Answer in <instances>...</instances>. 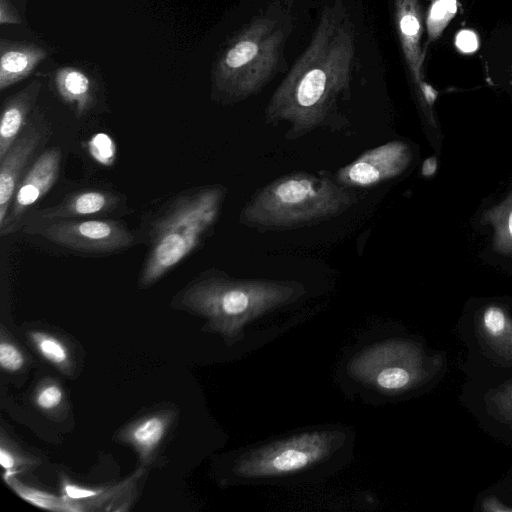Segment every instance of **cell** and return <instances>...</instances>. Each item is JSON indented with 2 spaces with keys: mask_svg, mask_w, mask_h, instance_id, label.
<instances>
[{
  "mask_svg": "<svg viewBox=\"0 0 512 512\" xmlns=\"http://www.w3.org/2000/svg\"><path fill=\"white\" fill-rule=\"evenodd\" d=\"M124 200L125 197L116 192L99 189L82 190L68 195L57 205L33 210L24 224L31 220L86 218L113 213L124 205Z\"/></svg>",
  "mask_w": 512,
  "mask_h": 512,
  "instance_id": "4fadbf2b",
  "label": "cell"
},
{
  "mask_svg": "<svg viewBox=\"0 0 512 512\" xmlns=\"http://www.w3.org/2000/svg\"><path fill=\"white\" fill-rule=\"evenodd\" d=\"M458 398L485 433L512 445V377L492 383L465 380Z\"/></svg>",
  "mask_w": 512,
  "mask_h": 512,
  "instance_id": "9c48e42d",
  "label": "cell"
},
{
  "mask_svg": "<svg viewBox=\"0 0 512 512\" xmlns=\"http://www.w3.org/2000/svg\"><path fill=\"white\" fill-rule=\"evenodd\" d=\"M346 435L340 431L314 430L248 450L236 462L235 473L243 480H280L311 472L330 460Z\"/></svg>",
  "mask_w": 512,
  "mask_h": 512,
  "instance_id": "52a82bcc",
  "label": "cell"
},
{
  "mask_svg": "<svg viewBox=\"0 0 512 512\" xmlns=\"http://www.w3.org/2000/svg\"><path fill=\"white\" fill-rule=\"evenodd\" d=\"M54 88L60 99L69 105L76 115H85L94 105V84L81 68L62 66L54 71Z\"/></svg>",
  "mask_w": 512,
  "mask_h": 512,
  "instance_id": "ac0fdd59",
  "label": "cell"
},
{
  "mask_svg": "<svg viewBox=\"0 0 512 512\" xmlns=\"http://www.w3.org/2000/svg\"><path fill=\"white\" fill-rule=\"evenodd\" d=\"M437 169V159L432 156L423 162L421 173L425 177L434 175Z\"/></svg>",
  "mask_w": 512,
  "mask_h": 512,
  "instance_id": "f546056e",
  "label": "cell"
},
{
  "mask_svg": "<svg viewBox=\"0 0 512 512\" xmlns=\"http://www.w3.org/2000/svg\"><path fill=\"white\" fill-rule=\"evenodd\" d=\"M22 23L21 15L11 0H0V25Z\"/></svg>",
  "mask_w": 512,
  "mask_h": 512,
  "instance_id": "4316f807",
  "label": "cell"
},
{
  "mask_svg": "<svg viewBox=\"0 0 512 512\" xmlns=\"http://www.w3.org/2000/svg\"><path fill=\"white\" fill-rule=\"evenodd\" d=\"M494 229L493 247L501 254H512V191L498 205L487 210L482 217Z\"/></svg>",
  "mask_w": 512,
  "mask_h": 512,
  "instance_id": "d6986e66",
  "label": "cell"
},
{
  "mask_svg": "<svg viewBox=\"0 0 512 512\" xmlns=\"http://www.w3.org/2000/svg\"><path fill=\"white\" fill-rule=\"evenodd\" d=\"M63 398L61 386L54 381H46L37 388L34 401L40 409L51 411L62 403Z\"/></svg>",
  "mask_w": 512,
  "mask_h": 512,
  "instance_id": "603a6c76",
  "label": "cell"
},
{
  "mask_svg": "<svg viewBox=\"0 0 512 512\" xmlns=\"http://www.w3.org/2000/svg\"><path fill=\"white\" fill-rule=\"evenodd\" d=\"M104 492L103 489H95L76 485L68 480H62V495L73 501L96 498Z\"/></svg>",
  "mask_w": 512,
  "mask_h": 512,
  "instance_id": "d4e9b609",
  "label": "cell"
},
{
  "mask_svg": "<svg viewBox=\"0 0 512 512\" xmlns=\"http://www.w3.org/2000/svg\"><path fill=\"white\" fill-rule=\"evenodd\" d=\"M48 56L38 44L0 39V91L27 78Z\"/></svg>",
  "mask_w": 512,
  "mask_h": 512,
  "instance_id": "9a60e30c",
  "label": "cell"
},
{
  "mask_svg": "<svg viewBox=\"0 0 512 512\" xmlns=\"http://www.w3.org/2000/svg\"><path fill=\"white\" fill-rule=\"evenodd\" d=\"M41 87L36 79L5 100L0 121V161L26 126Z\"/></svg>",
  "mask_w": 512,
  "mask_h": 512,
  "instance_id": "2e32d148",
  "label": "cell"
},
{
  "mask_svg": "<svg viewBox=\"0 0 512 512\" xmlns=\"http://www.w3.org/2000/svg\"><path fill=\"white\" fill-rule=\"evenodd\" d=\"M29 339L37 352L63 373H69L72 366L71 354L63 340L43 331L29 333Z\"/></svg>",
  "mask_w": 512,
  "mask_h": 512,
  "instance_id": "ffe728a7",
  "label": "cell"
},
{
  "mask_svg": "<svg viewBox=\"0 0 512 512\" xmlns=\"http://www.w3.org/2000/svg\"><path fill=\"white\" fill-rule=\"evenodd\" d=\"M226 189L207 185L188 189L166 203L149 229V249L139 286L155 284L201 243L216 222Z\"/></svg>",
  "mask_w": 512,
  "mask_h": 512,
  "instance_id": "5b68a950",
  "label": "cell"
},
{
  "mask_svg": "<svg viewBox=\"0 0 512 512\" xmlns=\"http://www.w3.org/2000/svg\"><path fill=\"white\" fill-rule=\"evenodd\" d=\"M293 0H273L229 39L211 72L212 96L232 104L261 91L286 65Z\"/></svg>",
  "mask_w": 512,
  "mask_h": 512,
  "instance_id": "7a4b0ae2",
  "label": "cell"
},
{
  "mask_svg": "<svg viewBox=\"0 0 512 512\" xmlns=\"http://www.w3.org/2000/svg\"><path fill=\"white\" fill-rule=\"evenodd\" d=\"M356 194L335 177L297 172L259 189L240 213V222L259 231L296 229L337 217L352 207Z\"/></svg>",
  "mask_w": 512,
  "mask_h": 512,
  "instance_id": "277c9868",
  "label": "cell"
},
{
  "mask_svg": "<svg viewBox=\"0 0 512 512\" xmlns=\"http://www.w3.org/2000/svg\"><path fill=\"white\" fill-rule=\"evenodd\" d=\"M416 89L420 103L425 109L430 111L438 96V92L423 80L416 85Z\"/></svg>",
  "mask_w": 512,
  "mask_h": 512,
  "instance_id": "83f0119b",
  "label": "cell"
},
{
  "mask_svg": "<svg viewBox=\"0 0 512 512\" xmlns=\"http://www.w3.org/2000/svg\"><path fill=\"white\" fill-rule=\"evenodd\" d=\"M61 161L60 147H51L31 163L17 187L6 218L0 225V236H8L23 227L33 207L57 182Z\"/></svg>",
  "mask_w": 512,
  "mask_h": 512,
  "instance_id": "30bf717a",
  "label": "cell"
},
{
  "mask_svg": "<svg viewBox=\"0 0 512 512\" xmlns=\"http://www.w3.org/2000/svg\"><path fill=\"white\" fill-rule=\"evenodd\" d=\"M457 12V0H434L427 15L429 40L438 38Z\"/></svg>",
  "mask_w": 512,
  "mask_h": 512,
  "instance_id": "7402d4cb",
  "label": "cell"
},
{
  "mask_svg": "<svg viewBox=\"0 0 512 512\" xmlns=\"http://www.w3.org/2000/svg\"><path fill=\"white\" fill-rule=\"evenodd\" d=\"M455 45L463 53H472L478 49L479 40L474 31L461 30L455 37Z\"/></svg>",
  "mask_w": 512,
  "mask_h": 512,
  "instance_id": "484cf974",
  "label": "cell"
},
{
  "mask_svg": "<svg viewBox=\"0 0 512 512\" xmlns=\"http://www.w3.org/2000/svg\"><path fill=\"white\" fill-rule=\"evenodd\" d=\"M173 418L170 411L149 414L127 426L121 432L120 439L134 447L142 462L147 464L166 435Z\"/></svg>",
  "mask_w": 512,
  "mask_h": 512,
  "instance_id": "e0dca14e",
  "label": "cell"
},
{
  "mask_svg": "<svg viewBox=\"0 0 512 512\" xmlns=\"http://www.w3.org/2000/svg\"><path fill=\"white\" fill-rule=\"evenodd\" d=\"M395 24L403 55L417 85L422 81L421 68L423 53L421 37L423 33V16L419 0H394Z\"/></svg>",
  "mask_w": 512,
  "mask_h": 512,
  "instance_id": "5bb4252c",
  "label": "cell"
},
{
  "mask_svg": "<svg viewBox=\"0 0 512 512\" xmlns=\"http://www.w3.org/2000/svg\"><path fill=\"white\" fill-rule=\"evenodd\" d=\"M356 52L355 24L345 1L327 3L310 44L272 94L266 122H287L291 139L324 125L350 95Z\"/></svg>",
  "mask_w": 512,
  "mask_h": 512,
  "instance_id": "6da1fadb",
  "label": "cell"
},
{
  "mask_svg": "<svg viewBox=\"0 0 512 512\" xmlns=\"http://www.w3.org/2000/svg\"><path fill=\"white\" fill-rule=\"evenodd\" d=\"M14 453L6 449L4 445L0 448V463L1 466L6 470L4 479L13 476L16 473L15 468L20 464V459L16 457Z\"/></svg>",
  "mask_w": 512,
  "mask_h": 512,
  "instance_id": "f1b7e54d",
  "label": "cell"
},
{
  "mask_svg": "<svg viewBox=\"0 0 512 512\" xmlns=\"http://www.w3.org/2000/svg\"><path fill=\"white\" fill-rule=\"evenodd\" d=\"M465 348L466 380L492 383L512 377V305L487 301L466 309L456 324Z\"/></svg>",
  "mask_w": 512,
  "mask_h": 512,
  "instance_id": "8992f818",
  "label": "cell"
},
{
  "mask_svg": "<svg viewBox=\"0 0 512 512\" xmlns=\"http://www.w3.org/2000/svg\"><path fill=\"white\" fill-rule=\"evenodd\" d=\"M22 228L26 234L85 254H111L135 244V235L123 223L113 219L31 220Z\"/></svg>",
  "mask_w": 512,
  "mask_h": 512,
  "instance_id": "ba28073f",
  "label": "cell"
},
{
  "mask_svg": "<svg viewBox=\"0 0 512 512\" xmlns=\"http://www.w3.org/2000/svg\"><path fill=\"white\" fill-rule=\"evenodd\" d=\"M412 160L411 148L403 141H391L361 154L342 167L336 181L347 188H368L403 173Z\"/></svg>",
  "mask_w": 512,
  "mask_h": 512,
  "instance_id": "8fae6325",
  "label": "cell"
},
{
  "mask_svg": "<svg viewBox=\"0 0 512 512\" xmlns=\"http://www.w3.org/2000/svg\"><path fill=\"white\" fill-rule=\"evenodd\" d=\"M304 293V286L297 281L234 279L207 270L179 292L176 303L204 317L209 330L233 339L245 324L296 301Z\"/></svg>",
  "mask_w": 512,
  "mask_h": 512,
  "instance_id": "3957f363",
  "label": "cell"
},
{
  "mask_svg": "<svg viewBox=\"0 0 512 512\" xmlns=\"http://www.w3.org/2000/svg\"><path fill=\"white\" fill-rule=\"evenodd\" d=\"M25 364V356L12 341L2 336L0 342V365L7 372H16Z\"/></svg>",
  "mask_w": 512,
  "mask_h": 512,
  "instance_id": "cb8c5ba5",
  "label": "cell"
},
{
  "mask_svg": "<svg viewBox=\"0 0 512 512\" xmlns=\"http://www.w3.org/2000/svg\"><path fill=\"white\" fill-rule=\"evenodd\" d=\"M5 481H7L21 498L37 507L57 511L82 510L80 506L76 505L77 501L70 500L63 495L58 497L41 490L27 487L16 481L13 476L5 478Z\"/></svg>",
  "mask_w": 512,
  "mask_h": 512,
  "instance_id": "44dd1931",
  "label": "cell"
},
{
  "mask_svg": "<svg viewBox=\"0 0 512 512\" xmlns=\"http://www.w3.org/2000/svg\"><path fill=\"white\" fill-rule=\"evenodd\" d=\"M49 125L38 111L29 118L26 126L0 161V225L3 224L17 187L36 152L48 140Z\"/></svg>",
  "mask_w": 512,
  "mask_h": 512,
  "instance_id": "7c38bea8",
  "label": "cell"
}]
</instances>
